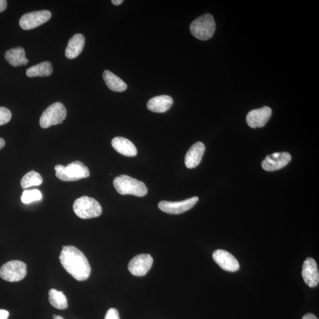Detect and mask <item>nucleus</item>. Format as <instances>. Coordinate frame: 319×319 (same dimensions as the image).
<instances>
[{
  "label": "nucleus",
  "mask_w": 319,
  "mask_h": 319,
  "mask_svg": "<svg viewBox=\"0 0 319 319\" xmlns=\"http://www.w3.org/2000/svg\"><path fill=\"white\" fill-rule=\"evenodd\" d=\"M53 317L54 319H64L62 316H60V315H56L55 314H54Z\"/></svg>",
  "instance_id": "2f4dec72"
},
{
  "label": "nucleus",
  "mask_w": 319,
  "mask_h": 319,
  "mask_svg": "<svg viewBox=\"0 0 319 319\" xmlns=\"http://www.w3.org/2000/svg\"><path fill=\"white\" fill-rule=\"evenodd\" d=\"M51 17L52 14L47 10L26 13L20 19V26L22 29L26 30L35 29L48 22Z\"/></svg>",
  "instance_id": "6e6552de"
},
{
  "label": "nucleus",
  "mask_w": 319,
  "mask_h": 319,
  "mask_svg": "<svg viewBox=\"0 0 319 319\" xmlns=\"http://www.w3.org/2000/svg\"><path fill=\"white\" fill-rule=\"evenodd\" d=\"M73 209L75 214L82 219L96 218L101 215L103 209L97 200L83 196L74 201Z\"/></svg>",
  "instance_id": "39448f33"
},
{
  "label": "nucleus",
  "mask_w": 319,
  "mask_h": 319,
  "mask_svg": "<svg viewBox=\"0 0 319 319\" xmlns=\"http://www.w3.org/2000/svg\"><path fill=\"white\" fill-rule=\"evenodd\" d=\"M42 198L41 192L37 189L25 190L23 192L21 200L25 204H29L35 201H40Z\"/></svg>",
  "instance_id": "b1692460"
},
{
  "label": "nucleus",
  "mask_w": 319,
  "mask_h": 319,
  "mask_svg": "<svg viewBox=\"0 0 319 319\" xmlns=\"http://www.w3.org/2000/svg\"><path fill=\"white\" fill-rule=\"evenodd\" d=\"M302 277L305 284L311 288L317 287L319 283L317 264L312 258H307L302 267Z\"/></svg>",
  "instance_id": "4468645a"
},
{
  "label": "nucleus",
  "mask_w": 319,
  "mask_h": 319,
  "mask_svg": "<svg viewBox=\"0 0 319 319\" xmlns=\"http://www.w3.org/2000/svg\"><path fill=\"white\" fill-rule=\"evenodd\" d=\"M174 104L172 98L168 96H161L152 98L148 101L147 107L153 113H163L168 111Z\"/></svg>",
  "instance_id": "f3484780"
},
{
  "label": "nucleus",
  "mask_w": 319,
  "mask_h": 319,
  "mask_svg": "<svg viewBox=\"0 0 319 319\" xmlns=\"http://www.w3.org/2000/svg\"><path fill=\"white\" fill-rule=\"evenodd\" d=\"M26 274V264L21 261H10L0 268V277L9 282L21 281Z\"/></svg>",
  "instance_id": "0eeeda50"
},
{
  "label": "nucleus",
  "mask_w": 319,
  "mask_h": 319,
  "mask_svg": "<svg viewBox=\"0 0 319 319\" xmlns=\"http://www.w3.org/2000/svg\"><path fill=\"white\" fill-rule=\"evenodd\" d=\"M213 259L223 270L235 272L240 269V263L231 254L223 250H217L212 255Z\"/></svg>",
  "instance_id": "f8f14e48"
},
{
  "label": "nucleus",
  "mask_w": 319,
  "mask_h": 319,
  "mask_svg": "<svg viewBox=\"0 0 319 319\" xmlns=\"http://www.w3.org/2000/svg\"><path fill=\"white\" fill-rule=\"evenodd\" d=\"M6 144V142L4 139L2 138H0V150L5 147Z\"/></svg>",
  "instance_id": "7c9ffc66"
},
{
  "label": "nucleus",
  "mask_w": 319,
  "mask_h": 319,
  "mask_svg": "<svg viewBox=\"0 0 319 319\" xmlns=\"http://www.w3.org/2000/svg\"><path fill=\"white\" fill-rule=\"evenodd\" d=\"M111 144L115 150L122 155L127 157H134L137 154L136 147L127 138L122 137H115L112 140Z\"/></svg>",
  "instance_id": "dca6fc26"
},
{
  "label": "nucleus",
  "mask_w": 319,
  "mask_h": 319,
  "mask_svg": "<svg viewBox=\"0 0 319 319\" xmlns=\"http://www.w3.org/2000/svg\"><path fill=\"white\" fill-rule=\"evenodd\" d=\"M302 319H318L315 315L312 313L305 314Z\"/></svg>",
  "instance_id": "c85d7f7f"
},
{
  "label": "nucleus",
  "mask_w": 319,
  "mask_h": 319,
  "mask_svg": "<svg viewBox=\"0 0 319 319\" xmlns=\"http://www.w3.org/2000/svg\"><path fill=\"white\" fill-rule=\"evenodd\" d=\"M153 259L149 254H140L135 256L128 264V270L134 276H144L151 269Z\"/></svg>",
  "instance_id": "9d476101"
},
{
  "label": "nucleus",
  "mask_w": 319,
  "mask_h": 319,
  "mask_svg": "<svg viewBox=\"0 0 319 319\" xmlns=\"http://www.w3.org/2000/svg\"><path fill=\"white\" fill-rule=\"evenodd\" d=\"M53 66L50 62H43L37 65L30 67L26 71V75L28 77H46L52 74Z\"/></svg>",
  "instance_id": "412c9836"
},
{
  "label": "nucleus",
  "mask_w": 319,
  "mask_h": 319,
  "mask_svg": "<svg viewBox=\"0 0 319 319\" xmlns=\"http://www.w3.org/2000/svg\"><path fill=\"white\" fill-rule=\"evenodd\" d=\"M272 110L269 107L265 106L260 109L254 110L247 114L246 121L251 128H261L264 126L270 120Z\"/></svg>",
  "instance_id": "ddd939ff"
},
{
  "label": "nucleus",
  "mask_w": 319,
  "mask_h": 319,
  "mask_svg": "<svg viewBox=\"0 0 319 319\" xmlns=\"http://www.w3.org/2000/svg\"><path fill=\"white\" fill-rule=\"evenodd\" d=\"M105 319H120L118 311L116 308H111L107 312Z\"/></svg>",
  "instance_id": "a878e982"
},
{
  "label": "nucleus",
  "mask_w": 319,
  "mask_h": 319,
  "mask_svg": "<svg viewBox=\"0 0 319 319\" xmlns=\"http://www.w3.org/2000/svg\"><path fill=\"white\" fill-rule=\"evenodd\" d=\"M192 35L201 40H208L213 36L216 30V24L213 17L205 14L199 17L190 26Z\"/></svg>",
  "instance_id": "20e7f679"
},
{
  "label": "nucleus",
  "mask_w": 319,
  "mask_h": 319,
  "mask_svg": "<svg viewBox=\"0 0 319 319\" xmlns=\"http://www.w3.org/2000/svg\"><path fill=\"white\" fill-rule=\"evenodd\" d=\"M59 260L64 269L76 280H86L90 276V264L83 253L77 248L72 246L63 247Z\"/></svg>",
  "instance_id": "f257e3e1"
},
{
  "label": "nucleus",
  "mask_w": 319,
  "mask_h": 319,
  "mask_svg": "<svg viewBox=\"0 0 319 319\" xmlns=\"http://www.w3.org/2000/svg\"><path fill=\"white\" fill-rule=\"evenodd\" d=\"M103 78L107 86L113 91L122 93L127 89V84L110 70L104 71Z\"/></svg>",
  "instance_id": "aec40b11"
},
{
  "label": "nucleus",
  "mask_w": 319,
  "mask_h": 319,
  "mask_svg": "<svg viewBox=\"0 0 319 319\" xmlns=\"http://www.w3.org/2000/svg\"><path fill=\"white\" fill-rule=\"evenodd\" d=\"M5 57L6 60L15 67L26 65L29 62L28 59L26 57L25 50L21 47L7 51Z\"/></svg>",
  "instance_id": "6ab92c4d"
},
{
  "label": "nucleus",
  "mask_w": 319,
  "mask_h": 319,
  "mask_svg": "<svg viewBox=\"0 0 319 319\" xmlns=\"http://www.w3.org/2000/svg\"><path fill=\"white\" fill-rule=\"evenodd\" d=\"M8 6V2L6 0H0V13L4 12Z\"/></svg>",
  "instance_id": "bb28decb"
},
{
  "label": "nucleus",
  "mask_w": 319,
  "mask_h": 319,
  "mask_svg": "<svg viewBox=\"0 0 319 319\" xmlns=\"http://www.w3.org/2000/svg\"><path fill=\"white\" fill-rule=\"evenodd\" d=\"M9 316L8 311L6 310H0V319H8Z\"/></svg>",
  "instance_id": "cd10ccee"
},
{
  "label": "nucleus",
  "mask_w": 319,
  "mask_h": 319,
  "mask_svg": "<svg viewBox=\"0 0 319 319\" xmlns=\"http://www.w3.org/2000/svg\"><path fill=\"white\" fill-rule=\"evenodd\" d=\"M291 159V156L288 152H275L265 158L262 162V168L268 172L278 171L289 164Z\"/></svg>",
  "instance_id": "9b49d317"
},
{
  "label": "nucleus",
  "mask_w": 319,
  "mask_h": 319,
  "mask_svg": "<svg viewBox=\"0 0 319 319\" xmlns=\"http://www.w3.org/2000/svg\"><path fill=\"white\" fill-rule=\"evenodd\" d=\"M113 185L116 191L121 195H131L143 197L147 194L148 189L144 183L130 176L121 175L115 178Z\"/></svg>",
  "instance_id": "f03ea898"
},
{
  "label": "nucleus",
  "mask_w": 319,
  "mask_h": 319,
  "mask_svg": "<svg viewBox=\"0 0 319 319\" xmlns=\"http://www.w3.org/2000/svg\"><path fill=\"white\" fill-rule=\"evenodd\" d=\"M56 176L63 182H74L89 177V169L83 163L75 161L68 165H56L55 168Z\"/></svg>",
  "instance_id": "7ed1b4c3"
},
{
  "label": "nucleus",
  "mask_w": 319,
  "mask_h": 319,
  "mask_svg": "<svg viewBox=\"0 0 319 319\" xmlns=\"http://www.w3.org/2000/svg\"><path fill=\"white\" fill-rule=\"evenodd\" d=\"M11 118V111L5 107H0V125L8 123Z\"/></svg>",
  "instance_id": "393cba45"
},
{
  "label": "nucleus",
  "mask_w": 319,
  "mask_h": 319,
  "mask_svg": "<svg viewBox=\"0 0 319 319\" xmlns=\"http://www.w3.org/2000/svg\"><path fill=\"white\" fill-rule=\"evenodd\" d=\"M42 182L43 178L41 175L35 171H30L24 176L20 184L22 188L25 189L32 186H38L41 185Z\"/></svg>",
  "instance_id": "5701e85b"
},
{
  "label": "nucleus",
  "mask_w": 319,
  "mask_h": 319,
  "mask_svg": "<svg viewBox=\"0 0 319 319\" xmlns=\"http://www.w3.org/2000/svg\"><path fill=\"white\" fill-rule=\"evenodd\" d=\"M199 201L198 197L185 200L181 202L163 201L158 203V208L169 214L178 215L188 211L194 206Z\"/></svg>",
  "instance_id": "1a4fd4ad"
},
{
  "label": "nucleus",
  "mask_w": 319,
  "mask_h": 319,
  "mask_svg": "<svg viewBox=\"0 0 319 319\" xmlns=\"http://www.w3.org/2000/svg\"><path fill=\"white\" fill-rule=\"evenodd\" d=\"M49 300L51 305L58 309H66L68 306L65 295L62 291H57L54 288L49 292Z\"/></svg>",
  "instance_id": "4be33fe9"
},
{
  "label": "nucleus",
  "mask_w": 319,
  "mask_h": 319,
  "mask_svg": "<svg viewBox=\"0 0 319 319\" xmlns=\"http://www.w3.org/2000/svg\"><path fill=\"white\" fill-rule=\"evenodd\" d=\"M205 151V146L202 142L193 144L185 156V165L188 169L195 168L202 161Z\"/></svg>",
  "instance_id": "2eb2a0df"
},
{
  "label": "nucleus",
  "mask_w": 319,
  "mask_h": 319,
  "mask_svg": "<svg viewBox=\"0 0 319 319\" xmlns=\"http://www.w3.org/2000/svg\"><path fill=\"white\" fill-rule=\"evenodd\" d=\"M67 115L66 108L60 103H54L43 112L40 118V125L47 128L52 125L60 124L65 120Z\"/></svg>",
  "instance_id": "423d86ee"
},
{
  "label": "nucleus",
  "mask_w": 319,
  "mask_h": 319,
  "mask_svg": "<svg viewBox=\"0 0 319 319\" xmlns=\"http://www.w3.org/2000/svg\"><path fill=\"white\" fill-rule=\"evenodd\" d=\"M112 3H113V4L115 6H119L123 3V0H113Z\"/></svg>",
  "instance_id": "c756f323"
},
{
  "label": "nucleus",
  "mask_w": 319,
  "mask_h": 319,
  "mask_svg": "<svg viewBox=\"0 0 319 319\" xmlns=\"http://www.w3.org/2000/svg\"><path fill=\"white\" fill-rule=\"evenodd\" d=\"M86 39L81 34H76L69 40L65 50V56L67 59H75L82 53L84 48Z\"/></svg>",
  "instance_id": "a211bd4d"
}]
</instances>
